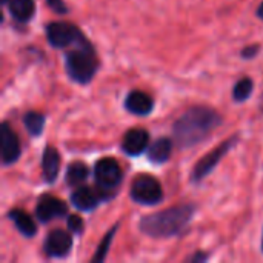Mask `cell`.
Returning a JSON list of instances; mask_svg holds the SVG:
<instances>
[{
    "label": "cell",
    "instance_id": "ba28073f",
    "mask_svg": "<svg viewBox=\"0 0 263 263\" xmlns=\"http://www.w3.org/2000/svg\"><path fill=\"white\" fill-rule=\"evenodd\" d=\"M0 143H2V163L5 166L14 165L22 156V146L17 133L11 128L8 122L0 126Z\"/></svg>",
    "mask_w": 263,
    "mask_h": 263
},
{
    "label": "cell",
    "instance_id": "30bf717a",
    "mask_svg": "<svg viewBox=\"0 0 263 263\" xmlns=\"http://www.w3.org/2000/svg\"><path fill=\"white\" fill-rule=\"evenodd\" d=\"M68 214V206L63 200L54 196H43L35 205V217L42 223H49Z\"/></svg>",
    "mask_w": 263,
    "mask_h": 263
},
{
    "label": "cell",
    "instance_id": "cb8c5ba5",
    "mask_svg": "<svg viewBox=\"0 0 263 263\" xmlns=\"http://www.w3.org/2000/svg\"><path fill=\"white\" fill-rule=\"evenodd\" d=\"M259 51H260V46H259L257 43H254V45H248L247 48H243V49H242V52H240V55H242V59L250 60V59L257 57Z\"/></svg>",
    "mask_w": 263,
    "mask_h": 263
},
{
    "label": "cell",
    "instance_id": "9c48e42d",
    "mask_svg": "<svg viewBox=\"0 0 263 263\" xmlns=\"http://www.w3.org/2000/svg\"><path fill=\"white\" fill-rule=\"evenodd\" d=\"M72 248V237L63 230H52L46 234L43 251L49 259H63Z\"/></svg>",
    "mask_w": 263,
    "mask_h": 263
},
{
    "label": "cell",
    "instance_id": "603a6c76",
    "mask_svg": "<svg viewBox=\"0 0 263 263\" xmlns=\"http://www.w3.org/2000/svg\"><path fill=\"white\" fill-rule=\"evenodd\" d=\"M48 8H51L55 14H68V6L63 0H46Z\"/></svg>",
    "mask_w": 263,
    "mask_h": 263
},
{
    "label": "cell",
    "instance_id": "ac0fdd59",
    "mask_svg": "<svg viewBox=\"0 0 263 263\" xmlns=\"http://www.w3.org/2000/svg\"><path fill=\"white\" fill-rule=\"evenodd\" d=\"M89 176V170L83 162H72L69 163V166L66 168V174H65V180L68 186H79L82 185Z\"/></svg>",
    "mask_w": 263,
    "mask_h": 263
},
{
    "label": "cell",
    "instance_id": "9a60e30c",
    "mask_svg": "<svg viewBox=\"0 0 263 263\" xmlns=\"http://www.w3.org/2000/svg\"><path fill=\"white\" fill-rule=\"evenodd\" d=\"M8 219L14 223V227L17 228V231L26 237V239H32L37 234V225L34 222V219L23 210L14 208L8 213Z\"/></svg>",
    "mask_w": 263,
    "mask_h": 263
},
{
    "label": "cell",
    "instance_id": "5bb4252c",
    "mask_svg": "<svg viewBox=\"0 0 263 263\" xmlns=\"http://www.w3.org/2000/svg\"><path fill=\"white\" fill-rule=\"evenodd\" d=\"M60 171V154L54 146H46L42 156V173L46 183H54Z\"/></svg>",
    "mask_w": 263,
    "mask_h": 263
},
{
    "label": "cell",
    "instance_id": "7c38bea8",
    "mask_svg": "<svg viewBox=\"0 0 263 263\" xmlns=\"http://www.w3.org/2000/svg\"><path fill=\"white\" fill-rule=\"evenodd\" d=\"M125 109L129 112V114H134V116H149L154 109V100L149 94L143 92V91H139V89H134L131 92H128V96L125 97Z\"/></svg>",
    "mask_w": 263,
    "mask_h": 263
},
{
    "label": "cell",
    "instance_id": "8992f818",
    "mask_svg": "<svg viewBox=\"0 0 263 263\" xmlns=\"http://www.w3.org/2000/svg\"><path fill=\"white\" fill-rule=\"evenodd\" d=\"M239 142V136H233L228 140H225L223 143H220L219 146H216L211 153H208L206 156H203L194 166L193 173H191V182L193 183H200L205 177H208L220 163V160L230 153V149L233 146H236Z\"/></svg>",
    "mask_w": 263,
    "mask_h": 263
},
{
    "label": "cell",
    "instance_id": "4fadbf2b",
    "mask_svg": "<svg viewBox=\"0 0 263 263\" xmlns=\"http://www.w3.org/2000/svg\"><path fill=\"white\" fill-rule=\"evenodd\" d=\"M102 200H103V197H102L100 191L99 190L96 191L89 186H80L71 194L72 206L83 213H89V211L96 210Z\"/></svg>",
    "mask_w": 263,
    "mask_h": 263
},
{
    "label": "cell",
    "instance_id": "e0dca14e",
    "mask_svg": "<svg viewBox=\"0 0 263 263\" xmlns=\"http://www.w3.org/2000/svg\"><path fill=\"white\" fill-rule=\"evenodd\" d=\"M8 11L18 23H28L35 14L34 0H8Z\"/></svg>",
    "mask_w": 263,
    "mask_h": 263
},
{
    "label": "cell",
    "instance_id": "d6986e66",
    "mask_svg": "<svg viewBox=\"0 0 263 263\" xmlns=\"http://www.w3.org/2000/svg\"><path fill=\"white\" fill-rule=\"evenodd\" d=\"M45 123H46V117H45L42 112L28 111V112L23 116V125H25L26 131H28L32 137H37V136H40V134L43 133Z\"/></svg>",
    "mask_w": 263,
    "mask_h": 263
},
{
    "label": "cell",
    "instance_id": "d4e9b609",
    "mask_svg": "<svg viewBox=\"0 0 263 263\" xmlns=\"http://www.w3.org/2000/svg\"><path fill=\"white\" fill-rule=\"evenodd\" d=\"M208 259H210V256H208L206 253L197 251V253H194L193 256H190V257L186 259V262H205V260H208Z\"/></svg>",
    "mask_w": 263,
    "mask_h": 263
},
{
    "label": "cell",
    "instance_id": "3957f363",
    "mask_svg": "<svg viewBox=\"0 0 263 263\" xmlns=\"http://www.w3.org/2000/svg\"><path fill=\"white\" fill-rule=\"evenodd\" d=\"M63 62L68 77L79 85L89 83L99 71V59L96 49L86 35L72 45V49L65 54Z\"/></svg>",
    "mask_w": 263,
    "mask_h": 263
},
{
    "label": "cell",
    "instance_id": "ffe728a7",
    "mask_svg": "<svg viewBox=\"0 0 263 263\" xmlns=\"http://www.w3.org/2000/svg\"><path fill=\"white\" fill-rule=\"evenodd\" d=\"M254 91V82L250 77H242L233 88V99L237 103H242L251 97Z\"/></svg>",
    "mask_w": 263,
    "mask_h": 263
},
{
    "label": "cell",
    "instance_id": "7402d4cb",
    "mask_svg": "<svg viewBox=\"0 0 263 263\" xmlns=\"http://www.w3.org/2000/svg\"><path fill=\"white\" fill-rule=\"evenodd\" d=\"M68 230L74 234H82L83 233V228H85V223H83V219L80 216H76V214H71L68 217Z\"/></svg>",
    "mask_w": 263,
    "mask_h": 263
},
{
    "label": "cell",
    "instance_id": "4316f807",
    "mask_svg": "<svg viewBox=\"0 0 263 263\" xmlns=\"http://www.w3.org/2000/svg\"><path fill=\"white\" fill-rule=\"evenodd\" d=\"M260 248H262V253H263V234H262V243H260Z\"/></svg>",
    "mask_w": 263,
    "mask_h": 263
},
{
    "label": "cell",
    "instance_id": "6da1fadb",
    "mask_svg": "<svg viewBox=\"0 0 263 263\" xmlns=\"http://www.w3.org/2000/svg\"><path fill=\"white\" fill-rule=\"evenodd\" d=\"M222 123V116L213 108L203 105L191 106L174 122V140L180 149L193 148L205 142Z\"/></svg>",
    "mask_w": 263,
    "mask_h": 263
},
{
    "label": "cell",
    "instance_id": "2e32d148",
    "mask_svg": "<svg viewBox=\"0 0 263 263\" xmlns=\"http://www.w3.org/2000/svg\"><path fill=\"white\" fill-rule=\"evenodd\" d=\"M173 146H174V143L170 137H159L148 148L149 162H153L156 165H162V163L168 162L173 154Z\"/></svg>",
    "mask_w": 263,
    "mask_h": 263
},
{
    "label": "cell",
    "instance_id": "484cf974",
    "mask_svg": "<svg viewBox=\"0 0 263 263\" xmlns=\"http://www.w3.org/2000/svg\"><path fill=\"white\" fill-rule=\"evenodd\" d=\"M256 15L259 17V18H262L263 20V2L259 5V8H257V11H256Z\"/></svg>",
    "mask_w": 263,
    "mask_h": 263
},
{
    "label": "cell",
    "instance_id": "52a82bcc",
    "mask_svg": "<svg viewBox=\"0 0 263 263\" xmlns=\"http://www.w3.org/2000/svg\"><path fill=\"white\" fill-rule=\"evenodd\" d=\"M45 34L48 43L55 49L69 48L85 37L79 26L69 22H51L45 26Z\"/></svg>",
    "mask_w": 263,
    "mask_h": 263
},
{
    "label": "cell",
    "instance_id": "8fae6325",
    "mask_svg": "<svg viewBox=\"0 0 263 263\" xmlns=\"http://www.w3.org/2000/svg\"><path fill=\"white\" fill-rule=\"evenodd\" d=\"M149 143V133L143 128H131L122 139V149L126 156H140Z\"/></svg>",
    "mask_w": 263,
    "mask_h": 263
},
{
    "label": "cell",
    "instance_id": "277c9868",
    "mask_svg": "<svg viewBox=\"0 0 263 263\" xmlns=\"http://www.w3.org/2000/svg\"><path fill=\"white\" fill-rule=\"evenodd\" d=\"M123 173L119 162L112 157H103L94 165V180L103 197V200L111 199L122 183Z\"/></svg>",
    "mask_w": 263,
    "mask_h": 263
},
{
    "label": "cell",
    "instance_id": "7a4b0ae2",
    "mask_svg": "<svg viewBox=\"0 0 263 263\" xmlns=\"http://www.w3.org/2000/svg\"><path fill=\"white\" fill-rule=\"evenodd\" d=\"M194 216L196 205L183 203L142 217L139 222V230L153 239H170L180 236L191 223Z\"/></svg>",
    "mask_w": 263,
    "mask_h": 263
},
{
    "label": "cell",
    "instance_id": "5b68a950",
    "mask_svg": "<svg viewBox=\"0 0 263 263\" xmlns=\"http://www.w3.org/2000/svg\"><path fill=\"white\" fill-rule=\"evenodd\" d=\"M129 197L133 202L145 206L159 205L163 200V190L160 182L151 174H139L129 188Z\"/></svg>",
    "mask_w": 263,
    "mask_h": 263
},
{
    "label": "cell",
    "instance_id": "44dd1931",
    "mask_svg": "<svg viewBox=\"0 0 263 263\" xmlns=\"http://www.w3.org/2000/svg\"><path fill=\"white\" fill-rule=\"evenodd\" d=\"M117 230H119V225H114L112 230L106 233V236H105V237L102 239V242L99 243V247H97L94 256L91 257V262H103V260L106 259V254H108V251H109V248H111V243H112V239H114Z\"/></svg>",
    "mask_w": 263,
    "mask_h": 263
}]
</instances>
